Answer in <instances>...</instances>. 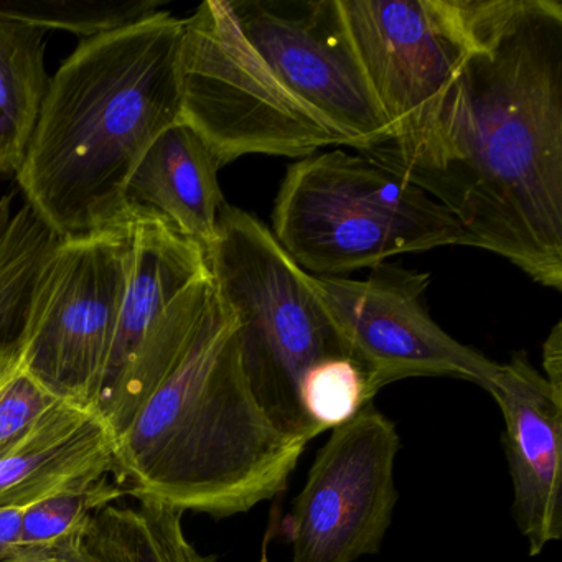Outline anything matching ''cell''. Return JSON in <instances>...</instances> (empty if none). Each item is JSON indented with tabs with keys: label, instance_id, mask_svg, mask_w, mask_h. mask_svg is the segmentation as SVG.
<instances>
[{
	"label": "cell",
	"instance_id": "1",
	"mask_svg": "<svg viewBox=\"0 0 562 562\" xmlns=\"http://www.w3.org/2000/svg\"><path fill=\"white\" fill-rule=\"evenodd\" d=\"M469 50L416 131L363 156L562 291V4L456 0Z\"/></svg>",
	"mask_w": 562,
	"mask_h": 562
},
{
	"label": "cell",
	"instance_id": "2",
	"mask_svg": "<svg viewBox=\"0 0 562 562\" xmlns=\"http://www.w3.org/2000/svg\"><path fill=\"white\" fill-rule=\"evenodd\" d=\"M183 19L157 11L81 41L50 78L18 183L57 238L116 228L144 154L182 123Z\"/></svg>",
	"mask_w": 562,
	"mask_h": 562
},
{
	"label": "cell",
	"instance_id": "3",
	"mask_svg": "<svg viewBox=\"0 0 562 562\" xmlns=\"http://www.w3.org/2000/svg\"><path fill=\"white\" fill-rule=\"evenodd\" d=\"M236 330L216 288L179 360L114 439L111 475L126 495L229 518L288 488L308 443L259 406Z\"/></svg>",
	"mask_w": 562,
	"mask_h": 562
},
{
	"label": "cell",
	"instance_id": "4",
	"mask_svg": "<svg viewBox=\"0 0 562 562\" xmlns=\"http://www.w3.org/2000/svg\"><path fill=\"white\" fill-rule=\"evenodd\" d=\"M271 220L282 249L318 278H344L397 255L473 246L460 223L419 187L341 149L292 164Z\"/></svg>",
	"mask_w": 562,
	"mask_h": 562
},
{
	"label": "cell",
	"instance_id": "5",
	"mask_svg": "<svg viewBox=\"0 0 562 562\" xmlns=\"http://www.w3.org/2000/svg\"><path fill=\"white\" fill-rule=\"evenodd\" d=\"M206 261L238 322L243 370L259 406L279 430L312 442L321 434L299 404L302 376L315 363L350 357L311 274L265 223L228 203Z\"/></svg>",
	"mask_w": 562,
	"mask_h": 562
},
{
	"label": "cell",
	"instance_id": "6",
	"mask_svg": "<svg viewBox=\"0 0 562 562\" xmlns=\"http://www.w3.org/2000/svg\"><path fill=\"white\" fill-rule=\"evenodd\" d=\"M182 97V123L222 167L249 154L304 159L325 147H350L282 85L228 0H206L183 19Z\"/></svg>",
	"mask_w": 562,
	"mask_h": 562
},
{
	"label": "cell",
	"instance_id": "7",
	"mask_svg": "<svg viewBox=\"0 0 562 562\" xmlns=\"http://www.w3.org/2000/svg\"><path fill=\"white\" fill-rule=\"evenodd\" d=\"M126 223L58 239L38 269L15 345L65 403L93 409L126 291Z\"/></svg>",
	"mask_w": 562,
	"mask_h": 562
},
{
	"label": "cell",
	"instance_id": "8",
	"mask_svg": "<svg viewBox=\"0 0 562 562\" xmlns=\"http://www.w3.org/2000/svg\"><path fill=\"white\" fill-rule=\"evenodd\" d=\"M348 357L367 378L373 401L406 378H456L488 393L499 363L460 344L434 322L426 305L429 272L380 265L363 281L311 276Z\"/></svg>",
	"mask_w": 562,
	"mask_h": 562
},
{
	"label": "cell",
	"instance_id": "9",
	"mask_svg": "<svg viewBox=\"0 0 562 562\" xmlns=\"http://www.w3.org/2000/svg\"><path fill=\"white\" fill-rule=\"evenodd\" d=\"M401 449L373 403L331 430L289 513L291 562H355L376 554L393 522Z\"/></svg>",
	"mask_w": 562,
	"mask_h": 562
},
{
	"label": "cell",
	"instance_id": "10",
	"mask_svg": "<svg viewBox=\"0 0 562 562\" xmlns=\"http://www.w3.org/2000/svg\"><path fill=\"white\" fill-rule=\"evenodd\" d=\"M245 37L302 104L358 153L393 139L338 0H228Z\"/></svg>",
	"mask_w": 562,
	"mask_h": 562
},
{
	"label": "cell",
	"instance_id": "11",
	"mask_svg": "<svg viewBox=\"0 0 562 562\" xmlns=\"http://www.w3.org/2000/svg\"><path fill=\"white\" fill-rule=\"evenodd\" d=\"M338 5L393 139L407 136L469 50L456 0H338Z\"/></svg>",
	"mask_w": 562,
	"mask_h": 562
},
{
	"label": "cell",
	"instance_id": "12",
	"mask_svg": "<svg viewBox=\"0 0 562 562\" xmlns=\"http://www.w3.org/2000/svg\"><path fill=\"white\" fill-rule=\"evenodd\" d=\"M488 393L505 419L513 518L529 555H539L562 538V394L525 351L499 364Z\"/></svg>",
	"mask_w": 562,
	"mask_h": 562
},
{
	"label": "cell",
	"instance_id": "13",
	"mask_svg": "<svg viewBox=\"0 0 562 562\" xmlns=\"http://www.w3.org/2000/svg\"><path fill=\"white\" fill-rule=\"evenodd\" d=\"M124 223L130 236L126 291L98 396L123 373L173 299L210 272L205 249L160 213L130 205Z\"/></svg>",
	"mask_w": 562,
	"mask_h": 562
},
{
	"label": "cell",
	"instance_id": "14",
	"mask_svg": "<svg viewBox=\"0 0 562 562\" xmlns=\"http://www.w3.org/2000/svg\"><path fill=\"white\" fill-rule=\"evenodd\" d=\"M114 434L93 409L64 403L0 457V508L25 506L113 473Z\"/></svg>",
	"mask_w": 562,
	"mask_h": 562
},
{
	"label": "cell",
	"instance_id": "15",
	"mask_svg": "<svg viewBox=\"0 0 562 562\" xmlns=\"http://www.w3.org/2000/svg\"><path fill=\"white\" fill-rule=\"evenodd\" d=\"M222 169L209 144L186 123L169 127L137 164L126 189L127 205L166 216L187 238L209 249L218 236Z\"/></svg>",
	"mask_w": 562,
	"mask_h": 562
},
{
	"label": "cell",
	"instance_id": "16",
	"mask_svg": "<svg viewBox=\"0 0 562 562\" xmlns=\"http://www.w3.org/2000/svg\"><path fill=\"white\" fill-rule=\"evenodd\" d=\"M47 32L0 21V176H18L37 127L50 77Z\"/></svg>",
	"mask_w": 562,
	"mask_h": 562
},
{
	"label": "cell",
	"instance_id": "17",
	"mask_svg": "<svg viewBox=\"0 0 562 562\" xmlns=\"http://www.w3.org/2000/svg\"><path fill=\"white\" fill-rule=\"evenodd\" d=\"M14 192L0 196V345L15 340L42 262L58 238Z\"/></svg>",
	"mask_w": 562,
	"mask_h": 562
},
{
	"label": "cell",
	"instance_id": "18",
	"mask_svg": "<svg viewBox=\"0 0 562 562\" xmlns=\"http://www.w3.org/2000/svg\"><path fill=\"white\" fill-rule=\"evenodd\" d=\"M124 495L116 482L103 476L25 506L18 558L55 555L65 542L87 532L100 509L114 505Z\"/></svg>",
	"mask_w": 562,
	"mask_h": 562
},
{
	"label": "cell",
	"instance_id": "19",
	"mask_svg": "<svg viewBox=\"0 0 562 562\" xmlns=\"http://www.w3.org/2000/svg\"><path fill=\"white\" fill-rule=\"evenodd\" d=\"M164 0H0V21L93 38L160 11Z\"/></svg>",
	"mask_w": 562,
	"mask_h": 562
},
{
	"label": "cell",
	"instance_id": "20",
	"mask_svg": "<svg viewBox=\"0 0 562 562\" xmlns=\"http://www.w3.org/2000/svg\"><path fill=\"white\" fill-rule=\"evenodd\" d=\"M64 403L29 370L15 340L0 345V457L21 446Z\"/></svg>",
	"mask_w": 562,
	"mask_h": 562
},
{
	"label": "cell",
	"instance_id": "21",
	"mask_svg": "<svg viewBox=\"0 0 562 562\" xmlns=\"http://www.w3.org/2000/svg\"><path fill=\"white\" fill-rule=\"evenodd\" d=\"M367 378L350 358H330L308 368L299 384V404L318 434L350 423L368 404Z\"/></svg>",
	"mask_w": 562,
	"mask_h": 562
},
{
	"label": "cell",
	"instance_id": "22",
	"mask_svg": "<svg viewBox=\"0 0 562 562\" xmlns=\"http://www.w3.org/2000/svg\"><path fill=\"white\" fill-rule=\"evenodd\" d=\"M24 509L19 506L0 508V562L11 561L19 555Z\"/></svg>",
	"mask_w": 562,
	"mask_h": 562
},
{
	"label": "cell",
	"instance_id": "23",
	"mask_svg": "<svg viewBox=\"0 0 562 562\" xmlns=\"http://www.w3.org/2000/svg\"><path fill=\"white\" fill-rule=\"evenodd\" d=\"M542 376L551 384L555 393L562 394V324L552 327L551 334L546 338L544 348H542Z\"/></svg>",
	"mask_w": 562,
	"mask_h": 562
},
{
	"label": "cell",
	"instance_id": "24",
	"mask_svg": "<svg viewBox=\"0 0 562 562\" xmlns=\"http://www.w3.org/2000/svg\"><path fill=\"white\" fill-rule=\"evenodd\" d=\"M57 562H93L88 554L87 546H85V535L77 536L65 542L57 552H55Z\"/></svg>",
	"mask_w": 562,
	"mask_h": 562
},
{
	"label": "cell",
	"instance_id": "25",
	"mask_svg": "<svg viewBox=\"0 0 562 562\" xmlns=\"http://www.w3.org/2000/svg\"><path fill=\"white\" fill-rule=\"evenodd\" d=\"M5 562H57L55 555H38V558H14Z\"/></svg>",
	"mask_w": 562,
	"mask_h": 562
}]
</instances>
